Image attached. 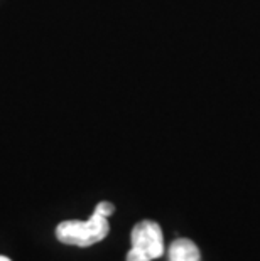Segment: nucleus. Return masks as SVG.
Returning a JSON list of instances; mask_svg holds the SVG:
<instances>
[{"mask_svg": "<svg viewBox=\"0 0 260 261\" xmlns=\"http://www.w3.org/2000/svg\"><path fill=\"white\" fill-rule=\"evenodd\" d=\"M0 261H10V259L7 256H0Z\"/></svg>", "mask_w": 260, "mask_h": 261, "instance_id": "6", "label": "nucleus"}, {"mask_svg": "<svg viewBox=\"0 0 260 261\" xmlns=\"http://www.w3.org/2000/svg\"><path fill=\"white\" fill-rule=\"evenodd\" d=\"M110 231L108 218L93 211L88 221H63L56 227V236L61 243L86 248L107 238Z\"/></svg>", "mask_w": 260, "mask_h": 261, "instance_id": "1", "label": "nucleus"}, {"mask_svg": "<svg viewBox=\"0 0 260 261\" xmlns=\"http://www.w3.org/2000/svg\"><path fill=\"white\" fill-rule=\"evenodd\" d=\"M127 261H151L149 259L146 254H142V253H139V251H135L134 248L130 249L129 253H127Z\"/></svg>", "mask_w": 260, "mask_h": 261, "instance_id": "5", "label": "nucleus"}, {"mask_svg": "<svg viewBox=\"0 0 260 261\" xmlns=\"http://www.w3.org/2000/svg\"><path fill=\"white\" fill-rule=\"evenodd\" d=\"M95 211H98V213H100V214H103V216H107V218H110V216L113 214L115 207H113V204H112V202L102 201V202H98V204H97Z\"/></svg>", "mask_w": 260, "mask_h": 261, "instance_id": "4", "label": "nucleus"}, {"mask_svg": "<svg viewBox=\"0 0 260 261\" xmlns=\"http://www.w3.org/2000/svg\"><path fill=\"white\" fill-rule=\"evenodd\" d=\"M132 248L146 254L149 259L160 258L164 254V236L162 229L154 221H140L132 229Z\"/></svg>", "mask_w": 260, "mask_h": 261, "instance_id": "2", "label": "nucleus"}, {"mask_svg": "<svg viewBox=\"0 0 260 261\" xmlns=\"http://www.w3.org/2000/svg\"><path fill=\"white\" fill-rule=\"evenodd\" d=\"M169 261H201L200 249L191 240H176L169 248Z\"/></svg>", "mask_w": 260, "mask_h": 261, "instance_id": "3", "label": "nucleus"}]
</instances>
